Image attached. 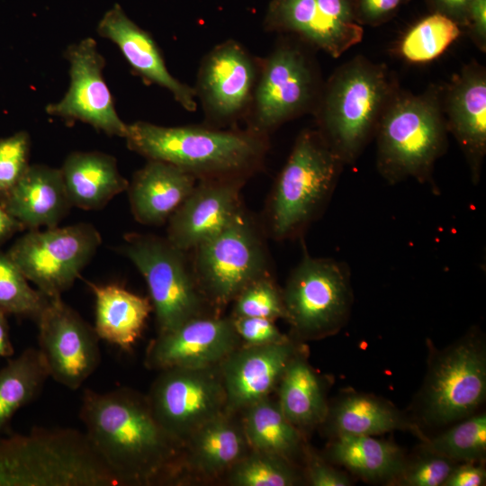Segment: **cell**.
Segmentation results:
<instances>
[{"mask_svg": "<svg viewBox=\"0 0 486 486\" xmlns=\"http://www.w3.org/2000/svg\"><path fill=\"white\" fill-rule=\"evenodd\" d=\"M227 411L201 426L183 446L182 466L204 476L228 472L250 447L242 425Z\"/></svg>", "mask_w": 486, "mask_h": 486, "instance_id": "484cf974", "label": "cell"}, {"mask_svg": "<svg viewBox=\"0 0 486 486\" xmlns=\"http://www.w3.org/2000/svg\"><path fill=\"white\" fill-rule=\"evenodd\" d=\"M228 472L230 483L236 486H292L301 482L291 461L251 449Z\"/></svg>", "mask_w": 486, "mask_h": 486, "instance_id": "d590c367", "label": "cell"}, {"mask_svg": "<svg viewBox=\"0 0 486 486\" xmlns=\"http://www.w3.org/2000/svg\"><path fill=\"white\" fill-rule=\"evenodd\" d=\"M460 33L458 23L435 12L405 34L400 46V53L411 62H428L440 56Z\"/></svg>", "mask_w": 486, "mask_h": 486, "instance_id": "d6a6232c", "label": "cell"}, {"mask_svg": "<svg viewBox=\"0 0 486 486\" xmlns=\"http://www.w3.org/2000/svg\"><path fill=\"white\" fill-rule=\"evenodd\" d=\"M312 94L313 76L302 53L289 46L276 49L266 60L256 89L249 130L265 136L304 110Z\"/></svg>", "mask_w": 486, "mask_h": 486, "instance_id": "2e32d148", "label": "cell"}, {"mask_svg": "<svg viewBox=\"0 0 486 486\" xmlns=\"http://www.w3.org/2000/svg\"><path fill=\"white\" fill-rule=\"evenodd\" d=\"M97 32L118 46L129 64L141 76L167 89L184 109H196L195 91L168 72L153 39L132 22L119 4L104 14Z\"/></svg>", "mask_w": 486, "mask_h": 486, "instance_id": "7402d4cb", "label": "cell"}, {"mask_svg": "<svg viewBox=\"0 0 486 486\" xmlns=\"http://www.w3.org/2000/svg\"><path fill=\"white\" fill-rule=\"evenodd\" d=\"M486 482V471L482 464L463 462L455 464L443 486H482Z\"/></svg>", "mask_w": 486, "mask_h": 486, "instance_id": "7bdbcfd3", "label": "cell"}, {"mask_svg": "<svg viewBox=\"0 0 486 486\" xmlns=\"http://www.w3.org/2000/svg\"><path fill=\"white\" fill-rule=\"evenodd\" d=\"M0 486H120L85 432L35 428L0 436Z\"/></svg>", "mask_w": 486, "mask_h": 486, "instance_id": "3957f363", "label": "cell"}, {"mask_svg": "<svg viewBox=\"0 0 486 486\" xmlns=\"http://www.w3.org/2000/svg\"><path fill=\"white\" fill-rule=\"evenodd\" d=\"M7 317L0 311V357H11L14 353Z\"/></svg>", "mask_w": 486, "mask_h": 486, "instance_id": "7dc6e473", "label": "cell"}, {"mask_svg": "<svg viewBox=\"0 0 486 486\" xmlns=\"http://www.w3.org/2000/svg\"><path fill=\"white\" fill-rule=\"evenodd\" d=\"M197 182L194 176L176 166L148 159L134 173L126 190L134 219L147 226L167 222Z\"/></svg>", "mask_w": 486, "mask_h": 486, "instance_id": "603a6c76", "label": "cell"}, {"mask_svg": "<svg viewBox=\"0 0 486 486\" xmlns=\"http://www.w3.org/2000/svg\"><path fill=\"white\" fill-rule=\"evenodd\" d=\"M357 21L377 24L387 20L404 0H352Z\"/></svg>", "mask_w": 486, "mask_h": 486, "instance_id": "b9f144b4", "label": "cell"}, {"mask_svg": "<svg viewBox=\"0 0 486 486\" xmlns=\"http://www.w3.org/2000/svg\"><path fill=\"white\" fill-rule=\"evenodd\" d=\"M446 124L456 139L477 184L486 154V76L482 68L470 67L456 76L445 101Z\"/></svg>", "mask_w": 486, "mask_h": 486, "instance_id": "ffe728a7", "label": "cell"}, {"mask_svg": "<svg viewBox=\"0 0 486 486\" xmlns=\"http://www.w3.org/2000/svg\"><path fill=\"white\" fill-rule=\"evenodd\" d=\"M476 44L485 50L486 46V0H472L464 20Z\"/></svg>", "mask_w": 486, "mask_h": 486, "instance_id": "ee69618b", "label": "cell"}, {"mask_svg": "<svg viewBox=\"0 0 486 486\" xmlns=\"http://www.w3.org/2000/svg\"><path fill=\"white\" fill-rule=\"evenodd\" d=\"M36 322L38 349L49 376L70 390H77L101 362L100 338L94 326L61 296L49 299Z\"/></svg>", "mask_w": 486, "mask_h": 486, "instance_id": "4fadbf2b", "label": "cell"}, {"mask_svg": "<svg viewBox=\"0 0 486 486\" xmlns=\"http://www.w3.org/2000/svg\"><path fill=\"white\" fill-rule=\"evenodd\" d=\"M447 128L434 93L392 96L376 127V166L393 184L409 178L431 180L446 148Z\"/></svg>", "mask_w": 486, "mask_h": 486, "instance_id": "5b68a950", "label": "cell"}, {"mask_svg": "<svg viewBox=\"0 0 486 486\" xmlns=\"http://www.w3.org/2000/svg\"><path fill=\"white\" fill-rule=\"evenodd\" d=\"M30 136L19 131L0 138V200L16 184L29 166Z\"/></svg>", "mask_w": 486, "mask_h": 486, "instance_id": "74e56055", "label": "cell"}, {"mask_svg": "<svg viewBox=\"0 0 486 486\" xmlns=\"http://www.w3.org/2000/svg\"><path fill=\"white\" fill-rule=\"evenodd\" d=\"M147 398L158 422L182 446L201 426L226 411L220 365L161 370Z\"/></svg>", "mask_w": 486, "mask_h": 486, "instance_id": "7c38bea8", "label": "cell"}, {"mask_svg": "<svg viewBox=\"0 0 486 486\" xmlns=\"http://www.w3.org/2000/svg\"><path fill=\"white\" fill-rule=\"evenodd\" d=\"M486 397V351L477 332L432 355L418 396L422 420L443 426L469 417Z\"/></svg>", "mask_w": 486, "mask_h": 486, "instance_id": "30bf717a", "label": "cell"}, {"mask_svg": "<svg viewBox=\"0 0 486 486\" xmlns=\"http://www.w3.org/2000/svg\"><path fill=\"white\" fill-rule=\"evenodd\" d=\"M231 318L235 330L245 346L277 344L291 339L279 330L273 320L256 317Z\"/></svg>", "mask_w": 486, "mask_h": 486, "instance_id": "ab89813d", "label": "cell"}, {"mask_svg": "<svg viewBox=\"0 0 486 486\" xmlns=\"http://www.w3.org/2000/svg\"><path fill=\"white\" fill-rule=\"evenodd\" d=\"M199 87L207 110L219 120L238 114L248 101L255 68L245 50L234 41L216 47L204 60Z\"/></svg>", "mask_w": 486, "mask_h": 486, "instance_id": "44dd1931", "label": "cell"}, {"mask_svg": "<svg viewBox=\"0 0 486 486\" xmlns=\"http://www.w3.org/2000/svg\"><path fill=\"white\" fill-rule=\"evenodd\" d=\"M284 320L299 339H318L338 332L352 303L350 269L345 262L315 257L306 250L282 289Z\"/></svg>", "mask_w": 486, "mask_h": 486, "instance_id": "9c48e42d", "label": "cell"}, {"mask_svg": "<svg viewBox=\"0 0 486 486\" xmlns=\"http://www.w3.org/2000/svg\"><path fill=\"white\" fill-rule=\"evenodd\" d=\"M79 417L120 486L172 482L181 472L183 446L158 422L147 395L129 388L87 389Z\"/></svg>", "mask_w": 486, "mask_h": 486, "instance_id": "6da1fadb", "label": "cell"}, {"mask_svg": "<svg viewBox=\"0 0 486 486\" xmlns=\"http://www.w3.org/2000/svg\"><path fill=\"white\" fill-rule=\"evenodd\" d=\"M278 405L300 431L325 421L328 407L317 374L298 351L279 382Z\"/></svg>", "mask_w": 486, "mask_h": 486, "instance_id": "f1b7e54d", "label": "cell"}, {"mask_svg": "<svg viewBox=\"0 0 486 486\" xmlns=\"http://www.w3.org/2000/svg\"><path fill=\"white\" fill-rule=\"evenodd\" d=\"M329 456L337 464L367 481H393L405 464L401 450L373 436H336Z\"/></svg>", "mask_w": 486, "mask_h": 486, "instance_id": "f546056e", "label": "cell"}, {"mask_svg": "<svg viewBox=\"0 0 486 486\" xmlns=\"http://www.w3.org/2000/svg\"><path fill=\"white\" fill-rule=\"evenodd\" d=\"M385 68L356 58L332 76L320 113V134L343 164L362 153L392 96Z\"/></svg>", "mask_w": 486, "mask_h": 486, "instance_id": "8992f818", "label": "cell"}, {"mask_svg": "<svg viewBox=\"0 0 486 486\" xmlns=\"http://www.w3.org/2000/svg\"><path fill=\"white\" fill-rule=\"evenodd\" d=\"M232 302L231 317H256L273 320L284 318L282 289L276 285L272 274L249 283Z\"/></svg>", "mask_w": 486, "mask_h": 486, "instance_id": "8d00e7d4", "label": "cell"}, {"mask_svg": "<svg viewBox=\"0 0 486 486\" xmlns=\"http://www.w3.org/2000/svg\"><path fill=\"white\" fill-rule=\"evenodd\" d=\"M270 20L335 58L360 42L364 32L352 0H274Z\"/></svg>", "mask_w": 486, "mask_h": 486, "instance_id": "ac0fdd59", "label": "cell"}, {"mask_svg": "<svg viewBox=\"0 0 486 486\" xmlns=\"http://www.w3.org/2000/svg\"><path fill=\"white\" fill-rule=\"evenodd\" d=\"M87 284L95 300L94 328L98 338L122 350H130L153 310L149 298L115 284Z\"/></svg>", "mask_w": 486, "mask_h": 486, "instance_id": "4316f807", "label": "cell"}, {"mask_svg": "<svg viewBox=\"0 0 486 486\" xmlns=\"http://www.w3.org/2000/svg\"><path fill=\"white\" fill-rule=\"evenodd\" d=\"M436 13L442 14L459 25L464 24L465 15L472 0H428Z\"/></svg>", "mask_w": 486, "mask_h": 486, "instance_id": "f6af8a7d", "label": "cell"}, {"mask_svg": "<svg viewBox=\"0 0 486 486\" xmlns=\"http://www.w3.org/2000/svg\"><path fill=\"white\" fill-rule=\"evenodd\" d=\"M298 351L290 339L277 344L238 346L230 353L220 365L226 411L233 414L269 397Z\"/></svg>", "mask_w": 486, "mask_h": 486, "instance_id": "d6986e66", "label": "cell"}, {"mask_svg": "<svg viewBox=\"0 0 486 486\" xmlns=\"http://www.w3.org/2000/svg\"><path fill=\"white\" fill-rule=\"evenodd\" d=\"M243 410L241 425L251 450L289 461L301 450V431L287 419L278 402L267 397Z\"/></svg>", "mask_w": 486, "mask_h": 486, "instance_id": "4dcf8cb0", "label": "cell"}, {"mask_svg": "<svg viewBox=\"0 0 486 486\" xmlns=\"http://www.w3.org/2000/svg\"><path fill=\"white\" fill-rule=\"evenodd\" d=\"M246 179L198 180L189 196L167 220L166 238L190 252L221 231L243 208Z\"/></svg>", "mask_w": 486, "mask_h": 486, "instance_id": "e0dca14e", "label": "cell"}, {"mask_svg": "<svg viewBox=\"0 0 486 486\" xmlns=\"http://www.w3.org/2000/svg\"><path fill=\"white\" fill-rule=\"evenodd\" d=\"M122 251L143 276L155 313L158 334L168 332L190 319L212 314L195 280L188 252L165 237L128 233Z\"/></svg>", "mask_w": 486, "mask_h": 486, "instance_id": "ba28073f", "label": "cell"}, {"mask_svg": "<svg viewBox=\"0 0 486 486\" xmlns=\"http://www.w3.org/2000/svg\"><path fill=\"white\" fill-rule=\"evenodd\" d=\"M101 242L94 225L80 222L30 230L15 240L7 254L38 290L53 298L73 285Z\"/></svg>", "mask_w": 486, "mask_h": 486, "instance_id": "8fae6325", "label": "cell"}, {"mask_svg": "<svg viewBox=\"0 0 486 486\" xmlns=\"http://www.w3.org/2000/svg\"><path fill=\"white\" fill-rule=\"evenodd\" d=\"M240 342L231 317L202 315L158 334L147 347L144 362L147 368L158 371L216 367Z\"/></svg>", "mask_w": 486, "mask_h": 486, "instance_id": "9a60e30c", "label": "cell"}, {"mask_svg": "<svg viewBox=\"0 0 486 486\" xmlns=\"http://www.w3.org/2000/svg\"><path fill=\"white\" fill-rule=\"evenodd\" d=\"M423 443L424 450L454 463L482 461L486 454V415L469 417Z\"/></svg>", "mask_w": 486, "mask_h": 486, "instance_id": "836d02e7", "label": "cell"}, {"mask_svg": "<svg viewBox=\"0 0 486 486\" xmlns=\"http://www.w3.org/2000/svg\"><path fill=\"white\" fill-rule=\"evenodd\" d=\"M0 248V311L7 316L37 320L49 302V297L37 288Z\"/></svg>", "mask_w": 486, "mask_h": 486, "instance_id": "e575fe53", "label": "cell"}, {"mask_svg": "<svg viewBox=\"0 0 486 486\" xmlns=\"http://www.w3.org/2000/svg\"><path fill=\"white\" fill-rule=\"evenodd\" d=\"M265 234L243 207L221 231L188 252L197 284L211 308L226 306L249 283L271 274Z\"/></svg>", "mask_w": 486, "mask_h": 486, "instance_id": "52a82bcc", "label": "cell"}, {"mask_svg": "<svg viewBox=\"0 0 486 486\" xmlns=\"http://www.w3.org/2000/svg\"><path fill=\"white\" fill-rule=\"evenodd\" d=\"M343 165L320 131H302L267 198L266 235L281 241L300 237L323 212Z\"/></svg>", "mask_w": 486, "mask_h": 486, "instance_id": "277c9868", "label": "cell"}, {"mask_svg": "<svg viewBox=\"0 0 486 486\" xmlns=\"http://www.w3.org/2000/svg\"><path fill=\"white\" fill-rule=\"evenodd\" d=\"M336 436H374L393 430H408L423 442L427 437L419 426L388 401L368 394L351 392L340 397L328 410L326 419Z\"/></svg>", "mask_w": 486, "mask_h": 486, "instance_id": "83f0119b", "label": "cell"}, {"mask_svg": "<svg viewBox=\"0 0 486 486\" xmlns=\"http://www.w3.org/2000/svg\"><path fill=\"white\" fill-rule=\"evenodd\" d=\"M49 377L34 347H28L0 369V436L14 414L40 395Z\"/></svg>", "mask_w": 486, "mask_h": 486, "instance_id": "1f68e13d", "label": "cell"}, {"mask_svg": "<svg viewBox=\"0 0 486 486\" xmlns=\"http://www.w3.org/2000/svg\"><path fill=\"white\" fill-rule=\"evenodd\" d=\"M131 150L176 166L197 180L248 178L266 150L265 136L199 127H164L145 122L127 125Z\"/></svg>", "mask_w": 486, "mask_h": 486, "instance_id": "7a4b0ae2", "label": "cell"}, {"mask_svg": "<svg viewBox=\"0 0 486 486\" xmlns=\"http://www.w3.org/2000/svg\"><path fill=\"white\" fill-rule=\"evenodd\" d=\"M60 171L72 207L83 210L102 209L129 185L115 158L99 151L70 153Z\"/></svg>", "mask_w": 486, "mask_h": 486, "instance_id": "d4e9b609", "label": "cell"}, {"mask_svg": "<svg viewBox=\"0 0 486 486\" xmlns=\"http://www.w3.org/2000/svg\"><path fill=\"white\" fill-rule=\"evenodd\" d=\"M0 202L28 230L58 226L72 207L60 168L45 165H30Z\"/></svg>", "mask_w": 486, "mask_h": 486, "instance_id": "cb8c5ba5", "label": "cell"}, {"mask_svg": "<svg viewBox=\"0 0 486 486\" xmlns=\"http://www.w3.org/2000/svg\"><path fill=\"white\" fill-rule=\"evenodd\" d=\"M24 230L0 202V246L12 238L15 233Z\"/></svg>", "mask_w": 486, "mask_h": 486, "instance_id": "bcb514c9", "label": "cell"}, {"mask_svg": "<svg viewBox=\"0 0 486 486\" xmlns=\"http://www.w3.org/2000/svg\"><path fill=\"white\" fill-rule=\"evenodd\" d=\"M307 478L313 486H348L351 481L348 476L333 468L317 455L307 454Z\"/></svg>", "mask_w": 486, "mask_h": 486, "instance_id": "60d3db41", "label": "cell"}, {"mask_svg": "<svg viewBox=\"0 0 486 486\" xmlns=\"http://www.w3.org/2000/svg\"><path fill=\"white\" fill-rule=\"evenodd\" d=\"M456 463L425 450V454L405 463L394 479L403 486H443Z\"/></svg>", "mask_w": 486, "mask_h": 486, "instance_id": "f35d334b", "label": "cell"}, {"mask_svg": "<svg viewBox=\"0 0 486 486\" xmlns=\"http://www.w3.org/2000/svg\"><path fill=\"white\" fill-rule=\"evenodd\" d=\"M70 84L63 98L46 107L47 113L76 120L111 136L124 138L127 125L114 107L112 94L104 79V58L93 38L68 47Z\"/></svg>", "mask_w": 486, "mask_h": 486, "instance_id": "5bb4252c", "label": "cell"}]
</instances>
